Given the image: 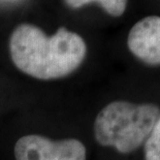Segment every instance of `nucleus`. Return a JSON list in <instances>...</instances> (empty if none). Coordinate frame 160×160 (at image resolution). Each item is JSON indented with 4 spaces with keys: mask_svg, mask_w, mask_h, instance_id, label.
<instances>
[{
    "mask_svg": "<svg viewBox=\"0 0 160 160\" xmlns=\"http://www.w3.org/2000/svg\"><path fill=\"white\" fill-rule=\"evenodd\" d=\"M16 160H86L87 151L79 139L52 141L38 134H28L17 141Z\"/></svg>",
    "mask_w": 160,
    "mask_h": 160,
    "instance_id": "nucleus-3",
    "label": "nucleus"
},
{
    "mask_svg": "<svg viewBox=\"0 0 160 160\" xmlns=\"http://www.w3.org/2000/svg\"><path fill=\"white\" fill-rule=\"evenodd\" d=\"M144 145L145 160H160V114Z\"/></svg>",
    "mask_w": 160,
    "mask_h": 160,
    "instance_id": "nucleus-6",
    "label": "nucleus"
},
{
    "mask_svg": "<svg viewBox=\"0 0 160 160\" xmlns=\"http://www.w3.org/2000/svg\"><path fill=\"white\" fill-rule=\"evenodd\" d=\"M160 110L153 103L116 100L95 118L94 137L102 147L128 154L144 145L156 123Z\"/></svg>",
    "mask_w": 160,
    "mask_h": 160,
    "instance_id": "nucleus-2",
    "label": "nucleus"
},
{
    "mask_svg": "<svg viewBox=\"0 0 160 160\" xmlns=\"http://www.w3.org/2000/svg\"><path fill=\"white\" fill-rule=\"evenodd\" d=\"M129 51L149 65L160 64V17L142 19L130 29L127 38Z\"/></svg>",
    "mask_w": 160,
    "mask_h": 160,
    "instance_id": "nucleus-4",
    "label": "nucleus"
},
{
    "mask_svg": "<svg viewBox=\"0 0 160 160\" xmlns=\"http://www.w3.org/2000/svg\"><path fill=\"white\" fill-rule=\"evenodd\" d=\"M8 47L17 68L42 81L69 76L82 65L87 54L86 42L78 33L60 27L48 36L39 27L27 23L13 29Z\"/></svg>",
    "mask_w": 160,
    "mask_h": 160,
    "instance_id": "nucleus-1",
    "label": "nucleus"
},
{
    "mask_svg": "<svg viewBox=\"0 0 160 160\" xmlns=\"http://www.w3.org/2000/svg\"><path fill=\"white\" fill-rule=\"evenodd\" d=\"M71 8H80L82 6L96 2L101 5L108 15L113 17H120L124 13L127 5V0H64Z\"/></svg>",
    "mask_w": 160,
    "mask_h": 160,
    "instance_id": "nucleus-5",
    "label": "nucleus"
}]
</instances>
